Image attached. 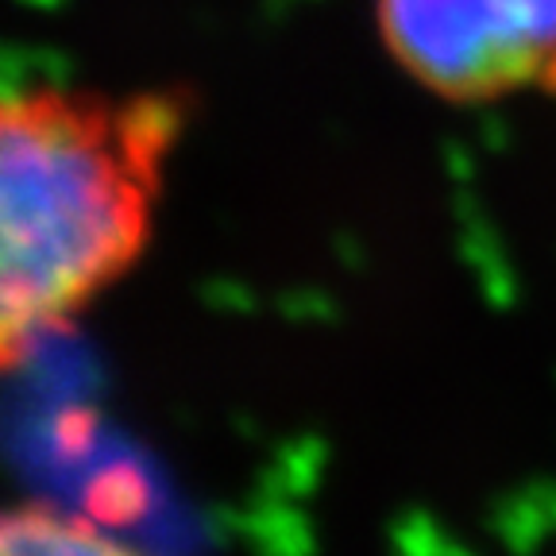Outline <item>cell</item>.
<instances>
[{
	"mask_svg": "<svg viewBox=\"0 0 556 556\" xmlns=\"http://www.w3.org/2000/svg\"><path fill=\"white\" fill-rule=\"evenodd\" d=\"M174 116L89 89H12L0 116V344L16 367L143 255Z\"/></svg>",
	"mask_w": 556,
	"mask_h": 556,
	"instance_id": "6da1fadb",
	"label": "cell"
},
{
	"mask_svg": "<svg viewBox=\"0 0 556 556\" xmlns=\"http://www.w3.org/2000/svg\"><path fill=\"white\" fill-rule=\"evenodd\" d=\"M387 51L448 101H491L556 78V0H375Z\"/></svg>",
	"mask_w": 556,
	"mask_h": 556,
	"instance_id": "7a4b0ae2",
	"label": "cell"
},
{
	"mask_svg": "<svg viewBox=\"0 0 556 556\" xmlns=\"http://www.w3.org/2000/svg\"><path fill=\"white\" fill-rule=\"evenodd\" d=\"M0 556H139L89 521L47 503H20L0 521Z\"/></svg>",
	"mask_w": 556,
	"mask_h": 556,
	"instance_id": "3957f363",
	"label": "cell"
}]
</instances>
